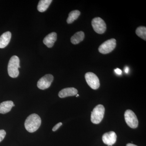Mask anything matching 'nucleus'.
I'll list each match as a JSON object with an SVG mask.
<instances>
[{"label": "nucleus", "mask_w": 146, "mask_h": 146, "mask_svg": "<svg viewBox=\"0 0 146 146\" xmlns=\"http://www.w3.org/2000/svg\"><path fill=\"white\" fill-rule=\"evenodd\" d=\"M41 118L36 114L30 115L27 118L25 123V126L26 130L30 133L36 131L41 125Z\"/></svg>", "instance_id": "obj_1"}, {"label": "nucleus", "mask_w": 146, "mask_h": 146, "mask_svg": "<svg viewBox=\"0 0 146 146\" xmlns=\"http://www.w3.org/2000/svg\"><path fill=\"white\" fill-rule=\"evenodd\" d=\"M20 59L16 56H13L10 58L8 65L9 75L11 77L16 78L19 74L18 68L20 66Z\"/></svg>", "instance_id": "obj_2"}, {"label": "nucleus", "mask_w": 146, "mask_h": 146, "mask_svg": "<svg viewBox=\"0 0 146 146\" xmlns=\"http://www.w3.org/2000/svg\"><path fill=\"white\" fill-rule=\"evenodd\" d=\"M104 113V106L102 105H98L91 112V122L93 123L96 124L100 123L103 119Z\"/></svg>", "instance_id": "obj_3"}, {"label": "nucleus", "mask_w": 146, "mask_h": 146, "mask_svg": "<svg viewBox=\"0 0 146 146\" xmlns=\"http://www.w3.org/2000/svg\"><path fill=\"white\" fill-rule=\"evenodd\" d=\"M124 117L126 123L129 127L133 129L138 127V119L133 111L130 110H127L125 112Z\"/></svg>", "instance_id": "obj_4"}, {"label": "nucleus", "mask_w": 146, "mask_h": 146, "mask_svg": "<svg viewBox=\"0 0 146 146\" xmlns=\"http://www.w3.org/2000/svg\"><path fill=\"white\" fill-rule=\"evenodd\" d=\"M116 46V39H109L104 42L98 48L99 51L103 54H106L111 52L115 49Z\"/></svg>", "instance_id": "obj_5"}, {"label": "nucleus", "mask_w": 146, "mask_h": 146, "mask_svg": "<svg viewBox=\"0 0 146 146\" xmlns=\"http://www.w3.org/2000/svg\"><path fill=\"white\" fill-rule=\"evenodd\" d=\"M92 26L95 31L98 34H103L106 31V24L104 21L100 17H96L93 19Z\"/></svg>", "instance_id": "obj_6"}, {"label": "nucleus", "mask_w": 146, "mask_h": 146, "mask_svg": "<svg viewBox=\"0 0 146 146\" xmlns=\"http://www.w3.org/2000/svg\"><path fill=\"white\" fill-rule=\"evenodd\" d=\"M85 78L88 85L92 89L96 90L99 88V79L95 74L92 72L86 73L85 74Z\"/></svg>", "instance_id": "obj_7"}, {"label": "nucleus", "mask_w": 146, "mask_h": 146, "mask_svg": "<svg viewBox=\"0 0 146 146\" xmlns=\"http://www.w3.org/2000/svg\"><path fill=\"white\" fill-rule=\"evenodd\" d=\"M53 76L50 74H48L42 77L38 80L37 86L41 90H45L49 88L53 81Z\"/></svg>", "instance_id": "obj_8"}, {"label": "nucleus", "mask_w": 146, "mask_h": 146, "mask_svg": "<svg viewBox=\"0 0 146 146\" xmlns=\"http://www.w3.org/2000/svg\"><path fill=\"white\" fill-rule=\"evenodd\" d=\"M117 136L114 131H110L103 135L102 141L104 144L108 146H112L116 143Z\"/></svg>", "instance_id": "obj_9"}, {"label": "nucleus", "mask_w": 146, "mask_h": 146, "mask_svg": "<svg viewBox=\"0 0 146 146\" xmlns=\"http://www.w3.org/2000/svg\"><path fill=\"white\" fill-rule=\"evenodd\" d=\"M57 39V34L55 32H52L47 35L43 40V43L48 48H50L54 45Z\"/></svg>", "instance_id": "obj_10"}, {"label": "nucleus", "mask_w": 146, "mask_h": 146, "mask_svg": "<svg viewBox=\"0 0 146 146\" xmlns=\"http://www.w3.org/2000/svg\"><path fill=\"white\" fill-rule=\"evenodd\" d=\"M78 90L73 87L66 88L61 90L58 93V96L60 98H65L69 96H72L77 95Z\"/></svg>", "instance_id": "obj_11"}, {"label": "nucleus", "mask_w": 146, "mask_h": 146, "mask_svg": "<svg viewBox=\"0 0 146 146\" xmlns=\"http://www.w3.org/2000/svg\"><path fill=\"white\" fill-rule=\"evenodd\" d=\"M11 34L10 32L7 31L3 33L0 36V48L6 47L10 42Z\"/></svg>", "instance_id": "obj_12"}, {"label": "nucleus", "mask_w": 146, "mask_h": 146, "mask_svg": "<svg viewBox=\"0 0 146 146\" xmlns=\"http://www.w3.org/2000/svg\"><path fill=\"white\" fill-rule=\"evenodd\" d=\"M14 106L15 105L11 101L3 102L0 104V113L5 114L8 113Z\"/></svg>", "instance_id": "obj_13"}, {"label": "nucleus", "mask_w": 146, "mask_h": 146, "mask_svg": "<svg viewBox=\"0 0 146 146\" xmlns=\"http://www.w3.org/2000/svg\"><path fill=\"white\" fill-rule=\"evenodd\" d=\"M84 38V33L83 32H78L71 37V42L74 44H77L83 41Z\"/></svg>", "instance_id": "obj_14"}, {"label": "nucleus", "mask_w": 146, "mask_h": 146, "mask_svg": "<svg viewBox=\"0 0 146 146\" xmlns=\"http://www.w3.org/2000/svg\"><path fill=\"white\" fill-rule=\"evenodd\" d=\"M52 1V0H41L37 5V10L39 12H44L48 8Z\"/></svg>", "instance_id": "obj_15"}, {"label": "nucleus", "mask_w": 146, "mask_h": 146, "mask_svg": "<svg viewBox=\"0 0 146 146\" xmlns=\"http://www.w3.org/2000/svg\"><path fill=\"white\" fill-rule=\"evenodd\" d=\"M80 12L79 11L76 10L72 11L69 14L67 22L68 24H71L75 20L78 19L80 15Z\"/></svg>", "instance_id": "obj_16"}, {"label": "nucleus", "mask_w": 146, "mask_h": 146, "mask_svg": "<svg viewBox=\"0 0 146 146\" xmlns=\"http://www.w3.org/2000/svg\"><path fill=\"white\" fill-rule=\"evenodd\" d=\"M136 34L139 37L144 39L146 40V28L145 27H138L136 29Z\"/></svg>", "instance_id": "obj_17"}, {"label": "nucleus", "mask_w": 146, "mask_h": 146, "mask_svg": "<svg viewBox=\"0 0 146 146\" xmlns=\"http://www.w3.org/2000/svg\"><path fill=\"white\" fill-rule=\"evenodd\" d=\"M6 133V131L3 129L0 130V143L4 139Z\"/></svg>", "instance_id": "obj_18"}, {"label": "nucleus", "mask_w": 146, "mask_h": 146, "mask_svg": "<svg viewBox=\"0 0 146 146\" xmlns=\"http://www.w3.org/2000/svg\"><path fill=\"white\" fill-rule=\"evenodd\" d=\"M62 125V123L61 122L58 123H57V124L56 125H55L52 128V131H56L59 128V127L61 126V125Z\"/></svg>", "instance_id": "obj_19"}, {"label": "nucleus", "mask_w": 146, "mask_h": 146, "mask_svg": "<svg viewBox=\"0 0 146 146\" xmlns=\"http://www.w3.org/2000/svg\"><path fill=\"white\" fill-rule=\"evenodd\" d=\"M115 72L118 75H121L122 74V71L120 69H119V68H117V69H115Z\"/></svg>", "instance_id": "obj_20"}, {"label": "nucleus", "mask_w": 146, "mask_h": 146, "mask_svg": "<svg viewBox=\"0 0 146 146\" xmlns=\"http://www.w3.org/2000/svg\"><path fill=\"white\" fill-rule=\"evenodd\" d=\"M129 68L128 67H126V68H125V72L126 74H127V73L129 72Z\"/></svg>", "instance_id": "obj_21"}, {"label": "nucleus", "mask_w": 146, "mask_h": 146, "mask_svg": "<svg viewBox=\"0 0 146 146\" xmlns=\"http://www.w3.org/2000/svg\"><path fill=\"white\" fill-rule=\"evenodd\" d=\"M126 146H138L136 145H134V144L131 143H128L126 145Z\"/></svg>", "instance_id": "obj_22"}, {"label": "nucleus", "mask_w": 146, "mask_h": 146, "mask_svg": "<svg viewBox=\"0 0 146 146\" xmlns=\"http://www.w3.org/2000/svg\"><path fill=\"white\" fill-rule=\"evenodd\" d=\"M78 96H79V95H78H78H77V96H76V97H78Z\"/></svg>", "instance_id": "obj_23"}]
</instances>
